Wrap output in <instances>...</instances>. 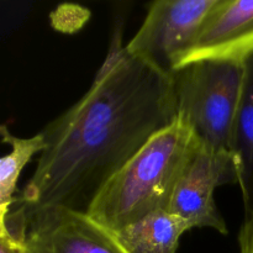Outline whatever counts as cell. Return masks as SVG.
I'll list each match as a JSON object with an SVG mask.
<instances>
[{
	"instance_id": "cell-1",
	"label": "cell",
	"mask_w": 253,
	"mask_h": 253,
	"mask_svg": "<svg viewBox=\"0 0 253 253\" xmlns=\"http://www.w3.org/2000/svg\"><path fill=\"white\" fill-rule=\"evenodd\" d=\"M175 119L172 76L119 47L89 90L41 131L46 146L16 202L88 212L104 185Z\"/></svg>"
},
{
	"instance_id": "cell-5",
	"label": "cell",
	"mask_w": 253,
	"mask_h": 253,
	"mask_svg": "<svg viewBox=\"0 0 253 253\" xmlns=\"http://www.w3.org/2000/svg\"><path fill=\"white\" fill-rule=\"evenodd\" d=\"M240 170L232 151L212 150L202 143L179 178L168 211L180 217L189 229H212L229 234L214 199L217 187L239 184Z\"/></svg>"
},
{
	"instance_id": "cell-6",
	"label": "cell",
	"mask_w": 253,
	"mask_h": 253,
	"mask_svg": "<svg viewBox=\"0 0 253 253\" xmlns=\"http://www.w3.org/2000/svg\"><path fill=\"white\" fill-rule=\"evenodd\" d=\"M26 253H126L116 234L88 212L29 209Z\"/></svg>"
},
{
	"instance_id": "cell-2",
	"label": "cell",
	"mask_w": 253,
	"mask_h": 253,
	"mask_svg": "<svg viewBox=\"0 0 253 253\" xmlns=\"http://www.w3.org/2000/svg\"><path fill=\"white\" fill-rule=\"evenodd\" d=\"M199 145L190 126L177 118L104 185L88 214L116 232L151 212L168 210L179 178Z\"/></svg>"
},
{
	"instance_id": "cell-4",
	"label": "cell",
	"mask_w": 253,
	"mask_h": 253,
	"mask_svg": "<svg viewBox=\"0 0 253 253\" xmlns=\"http://www.w3.org/2000/svg\"><path fill=\"white\" fill-rule=\"evenodd\" d=\"M219 0H157L125 51L172 76L178 57L193 43Z\"/></svg>"
},
{
	"instance_id": "cell-11",
	"label": "cell",
	"mask_w": 253,
	"mask_h": 253,
	"mask_svg": "<svg viewBox=\"0 0 253 253\" xmlns=\"http://www.w3.org/2000/svg\"><path fill=\"white\" fill-rule=\"evenodd\" d=\"M90 11L76 4H62L51 14V24L57 31L72 34L88 21Z\"/></svg>"
},
{
	"instance_id": "cell-8",
	"label": "cell",
	"mask_w": 253,
	"mask_h": 253,
	"mask_svg": "<svg viewBox=\"0 0 253 253\" xmlns=\"http://www.w3.org/2000/svg\"><path fill=\"white\" fill-rule=\"evenodd\" d=\"M189 230L180 217L158 210L115 234L126 253H177L180 239Z\"/></svg>"
},
{
	"instance_id": "cell-9",
	"label": "cell",
	"mask_w": 253,
	"mask_h": 253,
	"mask_svg": "<svg viewBox=\"0 0 253 253\" xmlns=\"http://www.w3.org/2000/svg\"><path fill=\"white\" fill-rule=\"evenodd\" d=\"M231 151L240 170L246 215L253 211V54L244 62V83L232 127Z\"/></svg>"
},
{
	"instance_id": "cell-13",
	"label": "cell",
	"mask_w": 253,
	"mask_h": 253,
	"mask_svg": "<svg viewBox=\"0 0 253 253\" xmlns=\"http://www.w3.org/2000/svg\"><path fill=\"white\" fill-rule=\"evenodd\" d=\"M0 253H26V242L0 234Z\"/></svg>"
},
{
	"instance_id": "cell-10",
	"label": "cell",
	"mask_w": 253,
	"mask_h": 253,
	"mask_svg": "<svg viewBox=\"0 0 253 253\" xmlns=\"http://www.w3.org/2000/svg\"><path fill=\"white\" fill-rule=\"evenodd\" d=\"M2 141L11 146V151L0 160V219L11 210L17 198H14L20 174L27 163L44 150V138L41 132L29 138L16 137L6 126L0 128Z\"/></svg>"
},
{
	"instance_id": "cell-7",
	"label": "cell",
	"mask_w": 253,
	"mask_h": 253,
	"mask_svg": "<svg viewBox=\"0 0 253 253\" xmlns=\"http://www.w3.org/2000/svg\"><path fill=\"white\" fill-rule=\"evenodd\" d=\"M252 54L253 0H219L193 43L178 57L174 71L204 59L244 63Z\"/></svg>"
},
{
	"instance_id": "cell-12",
	"label": "cell",
	"mask_w": 253,
	"mask_h": 253,
	"mask_svg": "<svg viewBox=\"0 0 253 253\" xmlns=\"http://www.w3.org/2000/svg\"><path fill=\"white\" fill-rule=\"evenodd\" d=\"M240 253H253V211L246 215L239 235Z\"/></svg>"
},
{
	"instance_id": "cell-3",
	"label": "cell",
	"mask_w": 253,
	"mask_h": 253,
	"mask_svg": "<svg viewBox=\"0 0 253 253\" xmlns=\"http://www.w3.org/2000/svg\"><path fill=\"white\" fill-rule=\"evenodd\" d=\"M177 118L203 146L231 151L232 127L244 83V63L204 59L172 74Z\"/></svg>"
}]
</instances>
